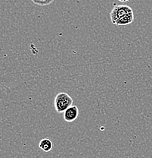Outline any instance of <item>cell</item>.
<instances>
[{"label": "cell", "mask_w": 152, "mask_h": 158, "mask_svg": "<svg viewBox=\"0 0 152 158\" xmlns=\"http://www.w3.org/2000/svg\"><path fill=\"white\" fill-rule=\"evenodd\" d=\"M73 101V99L68 94L64 92L59 93L55 98L54 106L55 110L59 113H64L65 110L72 106Z\"/></svg>", "instance_id": "1"}, {"label": "cell", "mask_w": 152, "mask_h": 158, "mask_svg": "<svg viewBox=\"0 0 152 158\" xmlns=\"http://www.w3.org/2000/svg\"><path fill=\"white\" fill-rule=\"evenodd\" d=\"M133 12L132 8L127 6H114V9L111 12V19L114 24L117 22V20L125 15L130 14V13Z\"/></svg>", "instance_id": "2"}, {"label": "cell", "mask_w": 152, "mask_h": 158, "mask_svg": "<svg viewBox=\"0 0 152 158\" xmlns=\"http://www.w3.org/2000/svg\"><path fill=\"white\" fill-rule=\"evenodd\" d=\"M79 116V109L76 106H70L64 113V119L68 123H72L75 121Z\"/></svg>", "instance_id": "3"}, {"label": "cell", "mask_w": 152, "mask_h": 158, "mask_svg": "<svg viewBox=\"0 0 152 158\" xmlns=\"http://www.w3.org/2000/svg\"><path fill=\"white\" fill-rule=\"evenodd\" d=\"M133 21L134 15L133 12H132L122 16L120 19L117 20V22L115 23V25H127V24H130L131 23L133 22Z\"/></svg>", "instance_id": "4"}, {"label": "cell", "mask_w": 152, "mask_h": 158, "mask_svg": "<svg viewBox=\"0 0 152 158\" xmlns=\"http://www.w3.org/2000/svg\"><path fill=\"white\" fill-rule=\"evenodd\" d=\"M39 147L41 150H42L45 152H50L52 151L53 144H52V141L49 138H43L40 141Z\"/></svg>", "instance_id": "5"}, {"label": "cell", "mask_w": 152, "mask_h": 158, "mask_svg": "<svg viewBox=\"0 0 152 158\" xmlns=\"http://www.w3.org/2000/svg\"><path fill=\"white\" fill-rule=\"evenodd\" d=\"M31 1H32L35 5H37V6H45L51 4V3L53 2L55 0H31Z\"/></svg>", "instance_id": "6"}, {"label": "cell", "mask_w": 152, "mask_h": 158, "mask_svg": "<svg viewBox=\"0 0 152 158\" xmlns=\"http://www.w3.org/2000/svg\"><path fill=\"white\" fill-rule=\"evenodd\" d=\"M118 1H120V2H127L130 1V0H118Z\"/></svg>", "instance_id": "7"}]
</instances>
